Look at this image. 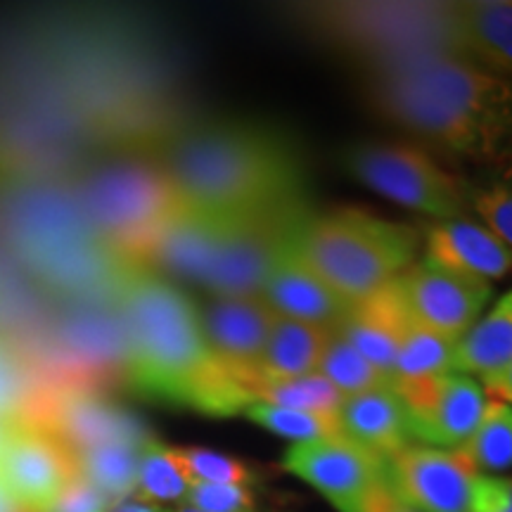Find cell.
Listing matches in <instances>:
<instances>
[{"label": "cell", "instance_id": "cell-1", "mask_svg": "<svg viewBox=\"0 0 512 512\" xmlns=\"http://www.w3.org/2000/svg\"><path fill=\"white\" fill-rule=\"evenodd\" d=\"M126 332L124 377L138 394L216 418L245 413L252 382L211 354L197 304L138 266L119 297Z\"/></svg>", "mask_w": 512, "mask_h": 512}, {"label": "cell", "instance_id": "cell-2", "mask_svg": "<svg viewBox=\"0 0 512 512\" xmlns=\"http://www.w3.org/2000/svg\"><path fill=\"white\" fill-rule=\"evenodd\" d=\"M373 91L387 117L448 152L494 159L512 147V81L456 53L384 64Z\"/></svg>", "mask_w": 512, "mask_h": 512}, {"label": "cell", "instance_id": "cell-3", "mask_svg": "<svg viewBox=\"0 0 512 512\" xmlns=\"http://www.w3.org/2000/svg\"><path fill=\"white\" fill-rule=\"evenodd\" d=\"M0 240L38 285L72 302H119L136 264L102 242L74 185L46 176H0Z\"/></svg>", "mask_w": 512, "mask_h": 512}, {"label": "cell", "instance_id": "cell-4", "mask_svg": "<svg viewBox=\"0 0 512 512\" xmlns=\"http://www.w3.org/2000/svg\"><path fill=\"white\" fill-rule=\"evenodd\" d=\"M157 164L178 204L214 219L304 197L302 164L271 128L214 121L176 133Z\"/></svg>", "mask_w": 512, "mask_h": 512}, {"label": "cell", "instance_id": "cell-5", "mask_svg": "<svg viewBox=\"0 0 512 512\" xmlns=\"http://www.w3.org/2000/svg\"><path fill=\"white\" fill-rule=\"evenodd\" d=\"M292 245L339 297L356 304L413 264L420 235L406 223L347 207L306 216L292 230Z\"/></svg>", "mask_w": 512, "mask_h": 512}, {"label": "cell", "instance_id": "cell-6", "mask_svg": "<svg viewBox=\"0 0 512 512\" xmlns=\"http://www.w3.org/2000/svg\"><path fill=\"white\" fill-rule=\"evenodd\" d=\"M74 192L93 233L136 266H143L159 230L181 207L157 159L138 155L93 164Z\"/></svg>", "mask_w": 512, "mask_h": 512}, {"label": "cell", "instance_id": "cell-7", "mask_svg": "<svg viewBox=\"0 0 512 512\" xmlns=\"http://www.w3.org/2000/svg\"><path fill=\"white\" fill-rule=\"evenodd\" d=\"M344 166L358 183L387 200L432 216L437 221L463 219L467 197L453 176L411 145H356Z\"/></svg>", "mask_w": 512, "mask_h": 512}, {"label": "cell", "instance_id": "cell-8", "mask_svg": "<svg viewBox=\"0 0 512 512\" xmlns=\"http://www.w3.org/2000/svg\"><path fill=\"white\" fill-rule=\"evenodd\" d=\"M330 29L344 43L373 50L392 64L406 57L451 50V3L330 5Z\"/></svg>", "mask_w": 512, "mask_h": 512}, {"label": "cell", "instance_id": "cell-9", "mask_svg": "<svg viewBox=\"0 0 512 512\" xmlns=\"http://www.w3.org/2000/svg\"><path fill=\"white\" fill-rule=\"evenodd\" d=\"M392 387L406 406L413 439L446 451H458L467 444L489 406L482 382L463 373L392 380Z\"/></svg>", "mask_w": 512, "mask_h": 512}, {"label": "cell", "instance_id": "cell-10", "mask_svg": "<svg viewBox=\"0 0 512 512\" xmlns=\"http://www.w3.org/2000/svg\"><path fill=\"white\" fill-rule=\"evenodd\" d=\"M79 479L76 453L36 425L8 427L0 444V484L24 512H48Z\"/></svg>", "mask_w": 512, "mask_h": 512}, {"label": "cell", "instance_id": "cell-11", "mask_svg": "<svg viewBox=\"0 0 512 512\" xmlns=\"http://www.w3.org/2000/svg\"><path fill=\"white\" fill-rule=\"evenodd\" d=\"M283 467L328 498L339 512H361L370 494L387 479V460L351 441L344 432L290 444Z\"/></svg>", "mask_w": 512, "mask_h": 512}, {"label": "cell", "instance_id": "cell-12", "mask_svg": "<svg viewBox=\"0 0 512 512\" xmlns=\"http://www.w3.org/2000/svg\"><path fill=\"white\" fill-rule=\"evenodd\" d=\"M396 283L415 323L456 342L482 318L494 294L486 280L434 264L427 256L408 266Z\"/></svg>", "mask_w": 512, "mask_h": 512}, {"label": "cell", "instance_id": "cell-13", "mask_svg": "<svg viewBox=\"0 0 512 512\" xmlns=\"http://www.w3.org/2000/svg\"><path fill=\"white\" fill-rule=\"evenodd\" d=\"M477 470L458 451L411 444L387 460V479L420 512H470Z\"/></svg>", "mask_w": 512, "mask_h": 512}, {"label": "cell", "instance_id": "cell-14", "mask_svg": "<svg viewBox=\"0 0 512 512\" xmlns=\"http://www.w3.org/2000/svg\"><path fill=\"white\" fill-rule=\"evenodd\" d=\"M275 316L335 330L351 309V302L332 290L292 245V233L275 252L259 294Z\"/></svg>", "mask_w": 512, "mask_h": 512}, {"label": "cell", "instance_id": "cell-15", "mask_svg": "<svg viewBox=\"0 0 512 512\" xmlns=\"http://www.w3.org/2000/svg\"><path fill=\"white\" fill-rule=\"evenodd\" d=\"M197 313L211 354L254 382L256 363L278 318L271 306L261 297H211L197 306Z\"/></svg>", "mask_w": 512, "mask_h": 512}, {"label": "cell", "instance_id": "cell-16", "mask_svg": "<svg viewBox=\"0 0 512 512\" xmlns=\"http://www.w3.org/2000/svg\"><path fill=\"white\" fill-rule=\"evenodd\" d=\"M411 323L413 318L403 304L399 283L392 280L370 297L351 304L335 332L377 370L392 377L399 344Z\"/></svg>", "mask_w": 512, "mask_h": 512}, {"label": "cell", "instance_id": "cell-17", "mask_svg": "<svg viewBox=\"0 0 512 512\" xmlns=\"http://www.w3.org/2000/svg\"><path fill=\"white\" fill-rule=\"evenodd\" d=\"M451 50L512 81V0L451 3Z\"/></svg>", "mask_w": 512, "mask_h": 512}, {"label": "cell", "instance_id": "cell-18", "mask_svg": "<svg viewBox=\"0 0 512 512\" xmlns=\"http://www.w3.org/2000/svg\"><path fill=\"white\" fill-rule=\"evenodd\" d=\"M427 259L472 278L501 280L512 273V249L484 223L463 219L437 221L427 230Z\"/></svg>", "mask_w": 512, "mask_h": 512}, {"label": "cell", "instance_id": "cell-19", "mask_svg": "<svg viewBox=\"0 0 512 512\" xmlns=\"http://www.w3.org/2000/svg\"><path fill=\"white\" fill-rule=\"evenodd\" d=\"M342 432L375 456L389 460L413 444L406 406L392 384L344 396L337 411Z\"/></svg>", "mask_w": 512, "mask_h": 512}, {"label": "cell", "instance_id": "cell-20", "mask_svg": "<svg viewBox=\"0 0 512 512\" xmlns=\"http://www.w3.org/2000/svg\"><path fill=\"white\" fill-rule=\"evenodd\" d=\"M330 335L332 330L278 316L256 363L254 382L294 380V377L318 373Z\"/></svg>", "mask_w": 512, "mask_h": 512}, {"label": "cell", "instance_id": "cell-21", "mask_svg": "<svg viewBox=\"0 0 512 512\" xmlns=\"http://www.w3.org/2000/svg\"><path fill=\"white\" fill-rule=\"evenodd\" d=\"M512 361V290L458 339L453 373L489 377Z\"/></svg>", "mask_w": 512, "mask_h": 512}, {"label": "cell", "instance_id": "cell-22", "mask_svg": "<svg viewBox=\"0 0 512 512\" xmlns=\"http://www.w3.org/2000/svg\"><path fill=\"white\" fill-rule=\"evenodd\" d=\"M140 448L143 444L112 441V444H98L83 448V451H74L79 475L88 479L95 489H100L112 503L126 501L136 489Z\"/></svg>", "mask_w": 512, "mask_h": 512}, {"label": "cell", "instance_id": "cell-23", "mask_svg": "<svg viewBox=\"0 0 512 512\" xmlns=\"http://www.w3.org/2000/svg\"><path fill=\"white\" fill-rule=\"evenodd\" d=\"M190 486V479L185 477L174 448L162 444L155 437L147 439L140 448L136 489H133L136 501L159 505V508L178 503V508H181Z\"/></svg>", "mask_w": 512, "mask_h": 512}, {"label": "cell", "instance_id": "cell-24", "mask_svg": "<svg viewBox=\"0 0 512 512\" xmlns=\"http://www.w3.org/2000/svg\"><path fill=\"white\" fill-rule=\"evenodd\" d=\"M458 453L482 475H498L512 470V408L489 399L479 427Z\"/></svg>", "mask_w": 512, "mask_h": 512}, {"label": "cell", "instance_id": "cell-25", "mask_svg": "<svg viewBox=\"0 0 512 512\" xmlns=\"http://www.w3.org/2000/svg\"><path fill=\"white\" fill-rule=\"evenodd\" d=\"M456 344V339H448L413 320L399 344L392 380H422V377L453 373Z\"/></svg>", "mask_w": 512, "mask_h": 512}, {"label": "cell", "instance_id": "cell-26", "mask_svg": "<svg viewBox=\"0 0 512 512\" xmlns=\"http://www.w3.org/2000/svg\"><path fill=\"white\" fill-rule=\"evenodd\" d=\"M252 394L254 401L320 415H337L344 399V396L318 373L294 377V380H259L252 384Z\"/></svg>", "mask_w": 512, "mask_h": 512}, {"label": "cell", "instance_id": "cell-27", "mask_svg": "<svg viewBox=\"0 0 512 512\" xmlns=\"http://www.w3.org/2000/svg\"><path fill=\"white\" fill-rule=\"evenodd\" d=\"M36 399L38 380L27 356L0 339V425H27Z\"/></svg>", "mask_w": 512, "mask_h": 512}, {"label": "cell", "instance_id": "cell-28", "mask_svg": "<svg viewBox=\"0 0 512 512\" xmlns=\"http://www.w3.org/2000/svg\"><path fill=\"white\" fill-rule=\"evenodd\" d=\"M318 375H323L342 396H354L368 392V389L392 384V377L377 370L368 358L358 354L335 330H332L328 347H325L323 358H320Z\"/></svg>", "mask_w": 512, "mask_h": 512}, {"label": "cell", "instance_id": "cell-29", "mask_svg": "<svg viewBox=\"0 0 512 512\" xmlns=\"http://www.w3.org/2000/svg\"><path fill=\"white\" fill-rule=\"evenodd\" d=\"M249 420L264 427L271 434H278L292 444H302V441H316L325 437H337L342 434L337 415H320V413H306L294 411V408L271 406V403L254 401L245 408Z\"/></svg>", "mask_w": 512, "mask_h": 512}, {"label": "cell", "instance_id": "cell-30", "mask_svg": "<svg viewBox=\"0 0 512 512\" xmlns=\"http://www.w3.org/2000/svg\"><path fill=\"white\" fill-rule=\"evenodd\" d=\"M178 463H181L185 477L190 484H252V470L242 460L226 456L219 451H207V448H174Z\"/></svg>", "mask_w": 512, "mask_h": 512}, {"label": "cell", "instance_id": "cell-31", "mask_svg": "<svg viewBox=\"0 0 512 512\" xmlns=\"http://www.w3.org/2000/svg\"><path fill=\"white\" fill-rule=\"evenodd\" d=\"M183 505L200 512H256L252 489L238 484H192Z\"/></svg>", "mask_w": 512, "mask_h": 512}, {"label": "cell", "instance_id": "cell-32", "mask_svg": "<svg viewBox=\"0 0 512 512\" xmlns=\"http://www.w3.org/2000/svg\"><path fill=\"white\" fill-rule=\"evenodd\" d=\"M479 223H484L491 233H496L512 249V185L498 183L479 190L472 197Z\"/></svg>", "mask_w": 512, "mask_h": 512}, {"label": "cell", "instance_id": "cell-33", "mask_svg": "<svg viewBox=\"0 0 512 512\" xmlns=\"http://www.w3.org/2000/svg\"><path fill=\"white\" fill-rule=\"evenodd\" d=\"M470 512H512V477L477 472Z\"/></svg>", "mask_w": 512, "mask_h": 512}, {"label": "cell", "instance_id": "cell-34", "mask_svg": "<svg viewBox=\"0 0 512 512\" xmlns=\"http://www.w3.org/2000/svg\"><path fill=\"white\" fill-rule=\"evenodd\" d=\"M112 505L110 498L79 475L48 512H110Z\"/></svg>", "mask_w": 512, "mask_h": 512}, {"label": "cell", "instance_id": "cell-35", "mask_svg": "<svg viewBox=\"0 0 512 512\" xmlns=\"http://www.w3.org/2000/svg\"><path fill=\"white\" fill-rule=\"evenodd\" d=\"M361 512H420V510L413 508L411 503L403 501V498L392 489L389 479H384L373 494H370Z\"/></svg>", "mask_w": 512, "mask_h": 512}, {"label": "cell", "instance_id": "cell-36", "mask_svg": "<svg viewBox=\"0 0 512 512\" xmlns=\"http://www.w3.org/2000/svg\"><path fill=\"white\" fill-rule=\"evenodd\" d=\"M482 387L486 389V394L494 396L496 401L508 403L512 408V361L503 370H498V373L484 377Z\"/></svg>", "mask_w": 512, "mask_h": 512}, {"label": "cell", "instance_id": "cell-37", "mask_svg": "<svg viewBox=\"0 0 512 512\" xmlns=\"http://www.w3.org/2000/svg\"><path fill=\"white\" fill-rule=\"evenodd\" d=\"M110 512H166V508H159V505H150L143 501H136V498H126V501L114 503Z\"/></svg>", "mask_w": 512, "mask_h": 512}, {"label": "cell", "instance_id": "cell-38", "mask_svg": "<svg viewBox=\"0 0 512 512\" xmlns=\"http://www.w3.org/2000/svg\"><path fill=\"white\" fill-rule=\"evenodd\" d=\"M0 512H24L19 505L15 503V498L8 494V489H5L3 484H0Z\"/></svg>", "mask_w": 512, "mask_h": 512}, {"label": "cell", "instance_id": "cell-39", "mask_svg": "<svg viewBox=\"0 0 512 512\" xmlns=\"http://www.w3.org/2000/svg\"><path fill=\"white\" fill-rule=\"evenodd\" d=\"M166 512H200V510H192V508H185V505H181V508H176V510H166Z\"/></svg>", "mask_w": 512, "mask_h": 512}, {"label": "cell", "instance_id": "cell-40", "mask_svg": "<svg viewBox=\"0 0 512 512\" xmlns=\"http://www.w3.org/2000/svg\"><path fill=\"white\" fill-rule=\"evenodd\" d=\"M5 434H8V427H5V425H0V444H3Z\"/></svg>", "mask_w": 512, "mask_h": 512}]
</instances>
